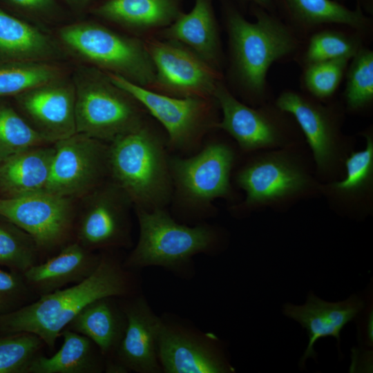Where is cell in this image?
I'll use <instances>...</instances> for the list:
<instances>
[{"label":"cell","mask_w":373,"mask_h":373,"mask_svg":"<svg viewBox=\"0 0 373 373\" xmlns=\"http://www.w3.org/2000/svg\"><path fill=\"white\" fill-rule=\"evenodd\" d=\"M137 271L110 254H101L95 271L82 281L41 295L35 302L0 315V332H30L49 348L55 347L64 329L91 302L106 296L119 298L137 294L141 281Z\"/></svg>","instance_id":"cell-1"},{"label":"cell","mask_w":373,"mask_h":373,"mask_svg":"<svg viewBox=\"0 0 373 373\" xmlns=\"http://www.w3.org/2000/svg\"><path fill=\"white\" fill-rule=\"evenodd\" d=\"M254 5V4H253ZM254 22L229 8L227 25L231 70L247 98L256 106L270 101L267 73L274 62L296 56L301 39L276 14L254 5Z\"/></svg>","instance_id":"cell-2"},{"label":"cell","mask_w":373,"mask_h":373,"mask_svg":"<svg viewBox=\"0 0 373 373\" xmlns=\"http://www.w3.org/2000/svg\"><path fill=\"white\" fill-rule=\"evenodd\" d=\"M253 153L235 177L245 193L244 200L232 207L236 214L267 207L282 211L320 195L321 182L305 142Z\"/></svg>","instance_id":"cell-3"},{"label":"cell","mask_w":373,"mask_h":373,"mask_svg":"<svg viewBox=\"0 0 373 373\" xmlns=\"http://www.w3.org/2000/svg\"><path fill=\"white\" fill-rule=\"evenodd\" d=\"M135 211L140 235L136 246L123 260L127 269L138 271L160 267L189 280L195 274V256L215 255L222 249L224 237L216 227L180 224L164 208L151 211L135 208Z\"/></svg>","instance_id":"cell-4"},{"label":"cell","mask_w":373,"mask_h":373,"mask_svg":"<svg viewBox=\"0 0 373 373\" xmlns=\"http://www.w3.org/2000/svg\"><path fill=\"white\" fill-rule=\"evenodd\" d=\"M108 172L135 208H164L173 182L164 144L144 124L110 142Z\"/></svg>","instance_id":"cell-5"},{"label":"cell","mask_w":373,"mask_h":373,"mask_svg":"<svg viewBox=\"0 0 373 373\" xmlns=\"http://www.w3.org/2000/svg\"><path fill=\"white\" fill-rule=\"evenodd\" d=\"M274 102L290 113L304 136L321 183L341 179L345 162L354 151L355 140L343 133L345 109L343 102H321L303 91L285 90Z\"/></svg>","instance_id":"cell-6"},{"label":"cell","mask_w":373,"mask_h":373,"mask_svg":"<svg viewBox=\"0 0 373 373\" xmlns=\"http://www.w3.org/2000/svg\"><path fill=\"white\" fill-rule=\"evenodd\" d=\"M75 89L77 133L112 142L144 124L137 102L95 67L79 68Z\"/></svg>","instance_id":"cell-7"},{"label":"cell","mask_w":373,"mask_h":373,"mask_svg":"<svg viewBox=\"0 0 373 373\" xmlns=\"http://www.w3.org/2000/svg\"><path fill=\"white\" fill-rule=\"evenodd\" d=\"M62 45L81 60L142 86L155 84V68L146 46L95 22H79L58 30Z\"/></svg>","instance_id":"cell-8"},{"label":"cell","mask_w":373,"mask_h":373,"mask_svg":"<svg viewBox=\"0 0 373 373\" xmlns=\"http://www.w3.org/2000/svg\"><path fill=\"white\" fill-rule=\"evenodd\" d=\"M213 97L222 113L221 121L215 127L231 136L244 152L275 149L305 142L293 116L274 102L249 106L239 101L220 82Z\"/></svg>","instance_id":"cell-9"},{"label":"cell","mask_w":373,"mask_h":373,"mask_svg":"<svg viewBox=\"0 0 373 373\" xmlns=\"http://www.w3.org/2000/svg\"><path fill=\"white\" fill-rule=\"evenodd\" d=\"M161 318L158 358L162 373L235 372L224 343L215 334L202 332L175 315Z\"/></svg>","instance_id":"cell-10"},{"label":"cell","mask_w":373,"mask_h":373,"mask_svg":"<svg viewBox=\"0 0 373 373\" xmlns=\"http://www.w3.org/2000/svg\"><path fill=\"white\" fill-rule=\"evenodd\" d=\"M236 160L233 149L214 142L187 158H169L174 184L180 195L195 209H207L217 198H231V173Z\"/></svg>","instance_id":"cell-11"},{"label":"cell","mask_w":373,"mask_h":373,"mask_svg":"<svg viewBox=\"0 0 373 373\" xmlns=\"http://www.w3.org/2000/svg\"><path fill=\"white\" fill-rule=\"evenodd\" d=\"M103 142L79 133L55 142L45 191L72 198L102 184L108 172V146Z\"/></svg>","instance_id":"cell-12"},{"label":"cell","mask_w":373,"mask_h":373,"mask_svg":"<svg viewBox=\"0 0 373 373\" xmlns=\"http://www.w3.org/2000/svg\"><path fill=\"white\" fill-rule=\"evenodd\" d=\"M0 216L29 234L39 248L51 249L69 234L74 211L71 198L42 191L0 198Z\"/></svg>","instance_id":"cell-13"},{"label":"cell","mask_w":373,"mask_h":373,"mask_svg":"<svg viewBox=\"0 0 373 373\" xmlns=\"http://www.w3.org/2000/svg\"><path fill=\"white\" fill-rule=\"evenodd\" d=\"M111 81L140 104L165 128L170 144L186 148L207 126L209 106L206 99L171 97L157 93L119 75L108 73Z\"/></svg>","instance_id":"cell-14"},{"label":"cell","mask_w":373,"mask_h":373,"mask_svg":"<svg viewBox=\"0 0 373 373\" xmlns=\"http://www.w3.org/2000/svg\"><path fill=\"white\" fill-rule=\"evenodd\" d=\"M88 198L77 226V242L90 251L131 246L132 202L124 192L111 181L100 184Z\"/></svg>","instance_id":"cell-15"},{"label":"cell","mask_w":373,"mask_h":373,"mask_svg":"<svg viewBox=\"0 0 373 373\" xmlns=\"http://www.w3.org/2000/svg\"><path fill=\"white\" fill-rule=\"evenodd\" d=\"M146 48L155 68V84L160 88L178 97H213L220 82L218 70L192 50L173 41L151 40Z\"/></svg>","instance_id":"cell-16"},{"label":"cell","mask_w":373,"mask_h":373,"mask_svg":"<svg viewBox=\"0 0 373 373\" xmlns=\"http://www.w3.org/2000/svg\"><path fill=\"white\" fill-rule=\"evenodd\" d=\"M15 97L27 121L50 143L77 133L73 81L61 77Z\"/></svg>","instance_id":"cell-17"},{"label":"cell","mask_w":373,"mask_h":373,"mask_svg":"<svg viewBox=\"0 0 373 373\" xmlns=\"http://www.w3.org/2000/svg\"><path fill=\"white\" fill-rule=\"evenodd\" d=\"M120 300L126 326L112 359L128 372L162 373L158 358L161 316L155 313L142 292L121 298Z\"/></svg>","instance_id":"cell-18"},{"label":"cell","mask_w":373,"mask_h":373,"mask_svg":"<svg viewBox=\"0 0 373 373\" xmlns=\"http://www.w3.org/2000/svg\"><path fill=\"white\" fill-rule=\"evenodd\" d=\"M365 146L353 151L345 162L344 176L336 181L321 183L320 195L338 214L364 218L373 209V131L369 127L361 133Z\"/></svg>","instance_id":"cell-19"},{"label":"cell","mask_w":373,"mask_h":373,"mask_svg":"<svg viewBox=\"0 0 373 373\" xmlns=\"http://www.w3.org/2000/svg\"><path fill=\"white\" fill-rule=\"evenodd\" d=\"M276 14L301 39L327 26L350 28L365 35L372 29L359 0L350 9L336 0H273Z\"/></svg>","instance_id":"cell-20"},{"label":"cell","mask_w":373,"mask_h":373,"mask_svg":"<svg viewBox=\"0 0 373 373\" xmlns=\"http://www.w3.org/2000/svg\"><path fill=\"white\" fill-rule=\"evenodd\" d=\"M363 308L364 301L354 294L345 300L329 303L310 292L304 305L285 304L284 314L298 322L307 329L309 336L308 345L300 365H304L307 358H316L314 346L319 338L333 336L339 343L340 333L344 326Z\"/></svg>","instance_id":"cell-21"},{"label":"cell","mask_w":373,"mask_h":373,"mask_svg":"<svg viewBox=\"0 0 373 373\" xmlns=\"http://www.w3.org/2000/svg\"><path fill=\"white\" fill-rule=\"evenodd\" d=\"M101 254H95L77 242L67 245L55 256L34 265L23 276L30 289L40 296L70 283H78L97 268Z\"/></svg>","instance_id":"cell-22"},{"label":"cell","mask_w":373,"mask_h":373,"mask_svg":"<svg viewBox=\"0 0 373 373\" xmlns=\"http://www.w3.org/2000/svg\"><path fill=\"white\" fill-rule=\"evenodd\" d=\"M117 298L106 296L91 302L66 327L90 339L105 361L114 357L126 326V317Z\"/></svg>","instance_id":"cell-23"},{"label":"cell","mask_w":373,"mask_h":373,"mask_svg":"<svg viewBox=\"0 0 373 373\" xmlns=\"http://www.w3.org/2000/svg\"><path fill=\"white\" fill-rule=\"evenodd\" d=\"M54 145L30 147L0 160V191L16 197L45 191L48 185Z\"/></svg>","instance_id":"cell-24"},{"label":"cell","mask_w":373,"mask_h":373,"mask_svg":"<svg viewBox=\"0 0 373 373\" xmlns=\"http://www.w3.org/2000/svg\"><path fill=\"white\" fill-rule=\"evenodd\" d=\"M173 41L189 46L192 51L218 70L220 48L217 24L211 0H195L193 9L180 14L165 30Z\"/></svg>","instance_id":"cell-25"},{"label":"cell","mask_w":373,"mask_h":373,"mask_svg":"<svg viewBox=\"0 0 373 373\" xmlns=\"http://www.w3.org/2000/svg\"><path fill=\"white\" fill-rule=\"evenodd\" d=\"M59 52L46 34L0 8V62H48Z\"/></svg>","instance_id":"cell-26"},{"label":"cell","mask_w":373,"mask_h":373,"mask_svg":"<svg viewBox=\"0 0 373 373\" xmlns=\"http://www.w3.org/2000/svg\"><path fill=\"white\" fill-rule=\"evenodd\" d=\"M63 343L52 356H36L27 373H99L104 371L105 359L88 337L65 328Z\"/></svg>","instance_id":"cell-27"},{"label":"cell","mask_w":373,"mask_h":373,"mask_svg":"<svg viewBox=\"0 0 373 373\" xmlns=\"http://www.w3.org/2000/svg\"><path fill=\"white\" fill-rule=\"evenodd\" d=\"M93 13L137 29L166 26L180 14L175 0H107L96 7Z\"/></svg>","instance_id":"cell-28"},{"label":"cell","mask_w":373,"mask_h":373,"mask_svg":"<svg viewBox=\"0 0 373 373\" xmlns=\"http://www.w3.org/2000/svg\"><path fill=\"white\" fill-rule=\"evenodd\" d=\"M332 26L318 29L305 37V45L301 43L295 58L302 67L316 62L352 59L365 47L364 34L348 27L336 28Z\"/></svg>","instance_id":"cell-29"},{"label":"cell","mask_w":373,"mask_h":373,"mask_svg":"<svg viewBox=\"0 0 373 373\" xmlns=\"http://www.w3.org/2000/svg\"><path fill=\"white\" fill-rule=\"evenodd\" d=\"M345 76V111L359 113L370 110L373 104V51L361 49L350 60Z\"/></svg>","instance_id":"cell-30"},{"label":"cell","mask_w":373,"mask_h":373,"mask_svg":"<svg viewBox=\"0 0 373 373\" xmlns=\"http://www.w3.org/2000/svg\"><path fill=\"white\" fill-rule=\"evenodd\" d=\"M61 77V69L48 62H0V97L16 96Z\"/></svg>","instance_id":"cell-31"},{"label":"cell","mask_w":373,"mask_h":373,"mask_svg":"<svg viewBox=\"0 0 373 373\" xmlns=\"http://www.w3.org/2000/svg\"><path fill=\"white\" fill-rule=\"evenodd\" d=\"M50 142L10 106L0 104V160Z\"/></svg>","instance_id":"cell-32"},{"label":"cell","mask_w":373,"mask_h":373,"mask_svg":"<svg viewBox=\"0 0 373 373\" xmlns=\"http://www.w3.org/2000/svg\"><path fill=\"white\" fill-rule=\"evenodd\" d=\"M352 59L342 58L313 63L303 68V91L323 102L332 101L338 90Z\"/></svg>","instance_id":"cell-33"},{"label":"cell","mask_w":373,"mask_h":373,"mask_svg":"<svg viewBox=\"0 0 373 373\" xmlns=\"http://www.w3.org/2000/svg\"><path fill=\"white\" fill-rule=\"evenodd\" d=\"M37 249L26 232L8 221L0 223V265L23 274L35 265Z\"/></svg>","instance_id":"cell-34"},{"label":"cell","mask_w":373,"mask_h":373,"mask_svg":"<svg viewBox=\"0 0 373 373\" xmlns=\"http://www.w3.org/2000/svg\"><path fill=\"white\" fill-rule=\"evenodd\" d=\"M43 343L37 335L30 332L0 338V373H27Z\"/></svg>","instance_id":"cell-35"},{"label":"cell","mask_w":373,"mask_h":373,"mask_svg":"<svg viewBox=\"0 0 373 373\" xmlns=\"http://www.w3.org/2000/svg\"><path fill=\"white\" fill-rule=\"evenodd\" d=\"M28 291V286L21 273L0 270V315L13 311Z\"/></svg>","instance_id":"cell-36"},{"label":"cell","mask_w":373,"mask_h":373,"mask_svg":"<svg viewBox=\"0 0 373 373\" xmlns=\"http://www.w3.org/2000/svg\"><path fill=\"white\" fill-rule=\"evenodd\" d=\"M15 7L33 14H46L55 8V0H6Z\"/></svg>","instance_id":"cell-37"},{"label":"cell","mask_w":373,"mask_h":373,"mask_svg":"<svg viewBox=\"0 0 373 373\" xmlns=\"http://www.w3.org/2000/svg\"><path fill=\"white\" fill-rule=\"evenodd\" d=\"M251 2L254 5L258 6L270 12L275 13V8L273 0H246Z\"/></svg>","instance_id":"cell-38"},{"label":"cell","mask_w":373,"mask_h":373,"mask_svg":"<svg viewBox=\"0 0 373 373\" xmlns=\"http://www.w3.org/2000/svg\"><path fill=\"white\" fill-rule=\"evenodd\" d=\"M73 7L80 8L88 4L91 0H64Z\"/></svg>","instance_id":"cell-39"},{"label":"cell","mask_w":373,"mask_h":373,"mask_svg":"<svg viewBox=\"0 0 373 373\" xmlns=\"http://www.w3.org/2000/svg\"><path fill=\"white\" fill-rule=\"evenodd\" d=\"M336 1H339V2H341V3H342L343 1H345V0H336Z\"/></svg>","instance_id":"cell-40"}]
</instances>
